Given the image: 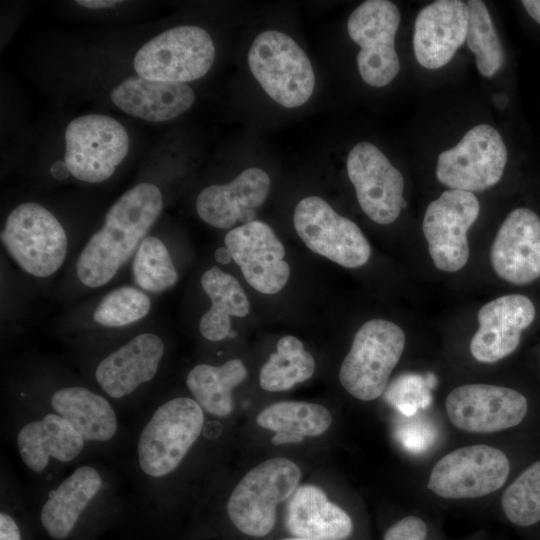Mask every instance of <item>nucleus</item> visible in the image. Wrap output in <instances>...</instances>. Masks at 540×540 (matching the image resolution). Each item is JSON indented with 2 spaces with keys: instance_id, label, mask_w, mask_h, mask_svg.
<instances>
[{
  "instance_id": "b1692460",
  "label": "nucleus",
  "mask_w": 540,
  "mask_h": 540,
  "mask_svg": "<svg viewBox=\"0 0 540 540\" xmlns=\"http://www.w3.org/2000/svg\"><path fill=\"white\" fill-rule=\"evenodd\" d=\"M270 190V178L260 168H248L227 184L204 188L196 199V211L207 224L221 229L237 222L254 221Z\"/></svg>"
},
{
  "instance_id": "6ab92c4d",
  "label": "nucleus",
  "mask_w": 540,
  "mask_h": 540,
  "mask_svg": "<svg viewBox=\"0 0 540 540\" xmlns=\"http://www.w3.org/2000/svg\"><path fill=\"white\" fill-rule=\"evenodd\" d=\"M164 353L159 336L139 334L99 361L95 380L107 398L126 399L157 375Z\"/></svg>"
},
{
  "instance_id": "7c9ffc66",
  "label": "nucleus",
  "mask_w": 540,
  "mask_h": 540,
  "mask_svg": "<svg viewBox=\"0 0 540 540\" xmlns=\"http://www.w3.org/2000/svg\"><path fill=\"white\" fill-rule=\"evenodd\" d=\"M466 43L475 55L478 71L485 77L494 76L504 64V50L489 11L483 1L469 0Z\"/></svg>"
},
{
  "instance_id": "aec40b11",
  "label": "nucleus",
  "mask_w": 540,
  "mask_h": 540,
  "mask_svg": "<svg viewBox=\"0 0 540 540\" xmlns=\"http://www.w3.org/2000/svg\"><path fill=\"white\" fill-rule=\"evenodd\" d=\"M491 263L505 281L525 285L540 276V218L528 208L511 211L491 248Z\"/></svg>"
},
{
  "instance_id": "f704fd0d",
  "label": "nucleus",
  "mask_w": 540,
  "mask_h": 540,
  "mask_svg": "<svg viewBox=\"0 0 540 540\" xmlns=\"http://www.w3.org/2000/svg\"><path fill=\"white\" fill-rule=\"evenodd\" d=\"M428 527L417 516H407L392 524L384 534V540H426Z\"/></svg>"
},
{
  "instance_id": "0eeeda50",
  "label": "nucleus",
  "mask_w": 540,
  "mask_h": 540,
  "mask_svg": "<svg viewBox=\"0 0 540 540\" xmlns=\"http://www.w3.org/2000/svg\"><path fill=\"white\" fill-rule=\"evenodd\" d=\"M1 241L12 259L35 277H48L63 264L67 235L52 212L44 206L25 202L8 215Z\"/></svg>"
},
{
  "instance_id": "39448f33",
  "label": "nucleus",
  "mask_w": 540,
  "mask_h": 540,
  "mask_svg": "<svg viewBox=\"0 0 540 540\" xmlns=\"http://www.w3.org/2000/svg\"><path fill=\"white\" fill-rule=\"evenodd\" d=\"M251 73L263 90L286 108L305 104L315 86V75L303 49L288 35L266 30L248 52Z\"/></svg>"
},
{
  "instance_id": "4c0bfd02",
  "label": "nucleus",
  "mask_w": 540,
  "mask_h": 540,
  "mask_svg": "<svg viewBox=\"0 0 540 540\" xmlns=\"http://www.w3.org/2000/svg\"><path fill=\"white\" fill-rule=\"evenodd\" d=\"M521 3L528 14L540 24V0H523Z\"/></svg>"
},
{
  "instance_id": "ea45409f",
  "label": "nucleus",
  "mask_w": 540,
  "mask_h": 540,
  "mask_svg": "<svg viewBox=\"0 0 540 540\" xmlns=\"http://www.w3.org/2000/svg\"><path fill=\"white\" fill-rule=\"evenodd\" d=\"M214 258L218 263L223 265L228 264L232 260V256L226 246L217 248Z\"/></svg>"
},
{
  "instance_id": "f8f14e48",
  "label": "nucleus",
  "mask_w": 540,
  "mask_h": 540,
  "mask_svg": "<svg viewBox=\"0 0 540 540\" xmlns=\"http://www.w3.org/2000/svg\"><path fill=\"white\" fill-rule=\"evenodd\" d=\"M507 162V148L493 126L471 128L452 148L437 159L436 177L440 183L467 192H481L499 182Z\"/></svg>"
},
{
  "instance_id": "7ed1b4c3",
  "label": "nucleus",
  "mask_w": 540,
  "mask_h": 540,
  "mask_svg": "<svg viewBox=\"0 0 540 540\" xmlns=\"http://www.w3.org/2000/svg\"><path fill=\"white\" fill-rule=\"evenodd\" d=\"M15 415L13 431L18 455L45 489L59 480L62 469L80 460L89 449L76 428L54 413L36 406Z\"/></svg>"
},
{
  "instance_id": "1a4fd4ad",
  "label": "nucleus",
  "mask_w": 540,
  "mask_h": 540,
  "mask_svg": "<svg viewBox=\"0 0 540 540\" xmlns=\"http://www.w3.org/2000/svg\"><path fill=\"white\" fill-rule=\"evenodd\" d=\"M64 138V161L70 174L87 183L110 178L129 151L126 129L108 115L74 118L68 123Z\"/></svg>"
},
{
  "instance_id": "9b49d317",
  "label": "nucleus",
  "mask_w": 540,
  "mask_h": 540,
  "mask_svg": "<svg viewBox=\"0 0 540 540\" xmlns=\"http://www.w3.org/2000/svg\"><path fill=\"white\" fill-rule=\"evenodd\" d=\"M399 24V9L388 0H367L348 18V34L360 46L358 70L370 86H386L399 73L400 62L395 49Z\"/></svg>"
},
{
  "instance_id": "a19ab883",
  "label": "nucleus",
  "mask_w": 540,
  "mask_h": 540,
  "mask_svg": "<svg viewBox=\"0 0 540 540\" xmlns=\"http://www.w3.org/2000/svg\"><path fill=\"white\" fill-rule=\"evenodd\" d=\"M494 104L498 108H504L508 103V97L505 93H498L493 96Z\"/></svg>"
},
{
  "instance_id": "ddd939ff",
  "label": "nucleus",
  "mask_w": 540,
  "mask_h": 540,
  "mask_svg": "<svg viewBox=\"0 0 540 540\" xmlns=\"http://www.w3.org/2000/svg\"><path fill=\"white\" fill-rule=\"evenodd\" d=\"M293 222L311 251L340 266L357 268L370 258L371 247L361 229L320 197L303 198L294 210Z\"/></svg>"
},
{
  "instance_id": "cd10ccee",
  "label": "nucleus",
  "mask_w": 540,
  "mask_h": 540,
  "mask_svg": "<svg viewBox=\"0 0 540 540\" xmlns=\"http://www.w3.org/2000/svg\"><path fill=\"white\" fill-rule=\"evenodd\" d=\"M247 374L239 359H231L221 366L198 364L188 372L186 386L204 414L225 418L233 410V389L246 379Z\"/></svg>"
},
{
  "instance_id": "423d86ee",
  "label": "nucleus",
  "mask_w": 540,
  "mask_h": 540,
  "mask_svg": "<svg viewBox=\"0 0 540 540\" xmlns=\"http://www.w3.org/2000/svg\"><path fill=\"white\" fill-rule=\"evenodd\" d=\"M405 346L403 330L393 322L372 319L356 332L339 380L353 397L370 401L385 390Z\"/></svg>"
},
{
  "instance_id": "f3484780",
  "label": "nucleus",
  "mask_w": 540,
  "mask_h": 540,
  "mask_svg": "<svg viewBox=\"0 0 540 540\" xmlns=\"http://www.w3.org/2000/svg\"><path fill=\"white\" fill-rule=\"evenodd\" d=\"M451 423L472 433H492L522 422L528 410L518 391L490 384H466L453 389L445 401Z\"/></svg>"
},
{
  "instance_id": "dca6fc26",
  "label": "nucleus",
  "mask_w": 540,
  "mask_h": 540,
  "mask_svg": "<svg viewBox=\"0 0 540 540\" xmlns=\"http://www.w3.org/2000/svg\"><path fill=\"white\" fill-rule=\"evenodd\" d=\"M347 173L361 209L372 221L390 224L407 206L401 172L372 143L360 142L351 149Z\"/></svg>"
},
{
  "instance_id": "72a5a7b5",
  "label": "nucleus",
  "mask_w": 540,
  "mask_h": 540,
  "mask_svg": "<svg viewBox=\"0 0 540 540\" xmlns=\"http://www.w3.org/2000/svg\"><path fill=\"white\" fill-rule=\"evenodd\" d=\"M150 298L132 286L107 293L93 312V320L105 327H123L144 318L150 311Z\"/></svg>"
},
{
  "instance_id": "f257e3e1",
  "label": "nucleus",
  "mask_w": 540,
  "mask_h": 540,
  "mask_svg": "<svg viewBox=\"0 0 540 540\" xmlns=\"http://www.w3.org/2000/svg\"><path fill=\"white\" fill-rule=\"evenodd\" d=\"M162 206V194L152 183L143 182L127 190L110 207L103 226L81 251L76 263L80 282L90 288L106 285L135 254Z\"/></svg>"
},
{
  "instance_id": "58836bf2",
  "label": "nucleus",
  "mask_w": 540,
  "mask_h": 540,
  "mask_svg": "<svg viewBox=\"0 0 540 540\" xmlns=\"http://www.w3.org/2000/svg\"><path fill=\"white\" fill-rule=\"evenodd\" d=\"M51 174L55 179L63 180L70 174V172L65 161H56L51 166Z\"/></svg>"
},
{
  "instance_id": "e433bc0d",
  "label": "nucleus",
  "mask_w": 540,
  "mask_h": 540,
  "mask_svg": "<svg viewBox=\"0 0 540 540\" xmlns=\"http://www.w3.org/2000/svg\"><path fill=\"white\" fill-rule=\"evenodd\" d=\"M77 5L87 8V9H104L112 8L118 4L123 3V1L118 0H77L75 2Z\"/></svg>"
},
{
  "instance_id": "20e7f679",
  "label": "nucleus",
  "mask_w": 540,
  "mask_h": 540,
  "mask_svg": "<svg viewBox=\"0 0 540 540\" xmlns=\"http://www.w3.org/2000/svg\"><path fill=\"white\" fill-rule=\"evenodd\" d=\"M301 471L283 457L252 468L236 485L227 502V514L242 533L262 537L273 529L276 506L297 489Z\"/></svg>"
},
{
  "instance_id": "c9c22d12",
  "label": "nucleus",
  "mask_w": 540,
  "mask_h": 540,
  "mask_svg": "<svg viewBox=\"0 0 540 540\" xmlns=\"http://www.w3.org/2000/svg\"><path fill=\"white\" fill-rule=\"evenodd\" d=\"M0 540H22L20 526L5 509L0 512Z\"/></svg>"
},
{
  "instance_id": "6e6552de",
  "label": "nucleus",
  "mask_w": 540,
  "mask_h": 540,
  "mask_svg": "<svg viewBox=\"0 0 540 540\" xmlns=\"http://www.w3.org/2000/svg\"><path fill=\"white\" fill-rule=\"evenodd\" d=\"M215 58L209 33L193 25L163 31L137 51L133 66L138 76L171 83H187L203 77Z\"/></svg>"
},
{
  "instance_id": "5701e85b",
  "label": "nucleus",
  "mask_w": 540,
  "mask_h": 540,
  "mask_svg": "<svg viewBox=\"0 0 540 540\" xmlns=\"http://www.w3.org/2000/svg\"><path fill=\"white\" fill-rule=\"evenodd\" d=\"M41 409L54 413L82 435L89 448L110 447L121 431L118 414L109 399L80 385H67L51 392Z\"/></svg>"
},
{
  "instance_id": "f03ea898",
  "label": "nucleus",
  "mask_w": 540,
  "mask_h": 540,
  "mask_svg": "<svg viewBox=\"0 0 540 540\" xmlns=\"http://www.w3.org/2000/svg\"><path fill=\"white\" fill-rule=\"evenodd\" d=\"M205 428V414L191 397H173L156 406L136 436L134 464L148 496L179 470Z\"/></svg>"
},
{
  "instance_id": "a878e982",
  "label": "nucleus",
  "mask_w": 540,
  "mask_h": 540,
  "mask_svg": "<svg viewBox=\"0 0 540 540\" xmlns=\"http://www.w3.org/2000/svg\"><path fill=\"white\" fill-rule=\"evenodd\" d=\"M286 528L294 536L309 540H345L353 531L351 517L330 502L314 485H302L292 494Z\"/></svg>"
},
{
  "instance_id": "4be33fe9",
  "label": "nucleus",
  "mask_w": 540,
  "mask_h": 540,
  "mask_svg": "<svg viewBox=\"0 0 540 540\" xmlns=\"http://www.w3.org/2000/svg\"><path fill=\"white\" fill-rule=\"evenodd\" d=\"M468 8L460 0H437L420 10L414 24L413 48L418 63L438 69L450 62L466 41Z\"/></svg>"
},
{
  "instance_id": "412c9836",
  "label": "nucleus",
  "mask_w": 540,
  "mask_h": 540,
  "mask_svg": "<svg viewBox=\"0 0 540 540\" xmlns=\"http://www.w3.org/2000/svg\"><path fill=\"white\" fill-rule=\"evenodd\" d=\"M535 307L524 295L508 294L483 305L479 328L471 339L472 356L482 363L497 362L516 350L521 332L535 318Z\"/></svg>"
},
{
  "instance_id": "c85d7f7f",
  "label": "nucleus",
  "mask_w": 540,
  "mask_h": 540,
  "mask_svg": "<svg viewBox=\"0 0 540 540\" xmlns=\"http://www.w3.org/2000/svg\"><path fill=\"white\" fill-rule=\"evenodd\" d=\"M257 424L275 432L272 443L301 442L305 436L326 432L332 423L329 410L315 403L283 401L272 404L257 416Z\"/></svg>"
},
{
  "instance_id": "79ce46f5",
  "label": "nucleus",
  "mask_w": 540,
  "mask_h": 540,
  "mask_svg": "<svg viewBox=\"0 0 540 540\" xmlns=\"http://www.w3.org/2000/svg\"><path fill=\"white\" fill-rule=\"evenodd\" d=\"M285 540H309V539H304V538H292V539H285Z\"/></svg>"
},
{
  "instance_id": "393cba45",
  "label": "nucleus",
  "mask_w": 540,
  "mask_h": 540,
  "mask_svg": "<svg viewBox=\"0 0 540 540\" xmlns=\"http://www.w3.org/2000/svg\"><path fill=\"white\" fill-rule=\"evenodd\" d=\"M112 103L121 111L148 122L174 119L195 102V92L186 83L154 81L130 76L110 93Z\"/></svg>"
},
{
  "instance_id": "a211bd4d",
  "label": "nucleus",
  "mask_w": 540,
  "mask_h": 540,
  "mask_svg": "<svg viewBox=\"0 0 540 540\" xmlns=\"http://www.w3.org/2000/svg\"><path fill=\"white\" fill-rule=\"evenodd\" d=\"M224 243L255 290L275 294L284 288L290 267L282 242L268 224L254 220L235 227L227 232Z\"/></svg>"
},
{
  "instance_id": "4468645a",
  "label": "nucleus",
  "mask_w": 540,
  "mask_h": 540,
  "mask_svg": "<svg viewBox=\"0 0 540 540\" xmlns=\"http://www.w3.org/2000/svg\"><path fill=\"white\" fill-rule=\"evenodd\" d=\"M507 456L488 445H471L443 456L433 467L427 487L446 499H469L500 489L509 474Z\"/></svg>"
},
{
  "instance_id": "c756f323",
  "label": "nucleus",
  "mask_w": 540,
  "mask_h": 540,
  "mask_svg": "<svg viewBox=\"0 0 540 540\" xmlns=\"http://www.w3.org/2000/svg\"><path fill=\"white\" fill-rule=\"evenodd\" d=\"M314 371L313 356L297 337L286 335L277 341L276 352L261 367L259 383L266 391H285L309 379Z\"/></svg>"
},
{
  "instance_id": "9d476101",
  "label": "nucleus",
  "mask_w": 540,
  "mask_h": 540,
  "mask_svg": "<svg viewBox=\"0 0 540 540\" xmlns=\"http://www.w3.org/2000/svg\"><path fill=\"white\" fill-rule=\"evenodd\" d=\"M115 495L108 471L94 463L79 464L45 489L40 524L51 539L65 540L89 511Z\"/></svg>"
},
{
  "instance_id": "473e14b6",
  "label": "nucleus",
  "mask_w": 540,
  "mask_h": 540,
  "mask_svg": "<svg viewBox=\"0 0 540 540\" xmlns=\"http://www.w3.org/2000/svg\"><path fill=\"white\" fill-rule=\"evenodd\" d=\"M502 508L507 519L521 527L540 521V461L530 465L506 488Z\"/></svg>"
},
{
  "instance_id": "bb28decb",
  "label": "nucleus",
  "mask_w": 540,
  "mask_h": 540,
  "mask_svg": "<svg viewBox=\"0 0 540 540\" xmlns=\"http://www.w3.org/2000/svg\"><path fill=\"white\" fill-rule=\"evenodd\" d=\"M201 286L212 306L200 319V333L209 341H221L231 332L230 316L248 315V298L239 281L216 266L203 273Z\"/></svg>"
},
{
  "instance_id": "2f4dec72",
  "label": "nucleus",
  "mask_w": 540,
  "mask_h": 540,
  "mask_svg": "<svg viewBox=\"0 0 540 540\" xmlns=\"http://www.w3.org/2000/svg\"><path fill=\"white\" fill-rule=\"evenodd\" d=\"M132 275L138 287L151 293L165 291L178 280L167 247L154 236L145 237L138 246L132 263Z\"/></svg>"
},
{
  "instance_id": "2eb2a0df",
  "label": "nucleus",
  "mask_w": 540,
  "mask_h": 540,
  "mask_svg": "<svg viewBox=\"0 0 540 540\" xmlns=\"http://www.w3.org/2000/svg\"><path fill=\"white\" fill-rule=\"evenodd\" d=\"M479 211L477 197L457 189L444 191L427 206L422 227L437 269L456 272L466 265L469 258L467 231Z\"/></svg>"
}]
</instances>
